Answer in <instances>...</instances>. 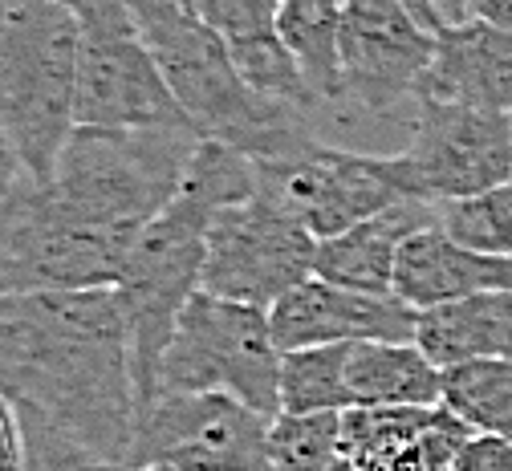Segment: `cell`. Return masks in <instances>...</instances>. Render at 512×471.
<instances>
[{
	"label": "cell",
	"instance_id": "cell-21",
	"mask_svg": "<svg viewBox=\"0 0 512 471\" xmlns=\"http://www.w3.org/2000/svg\"><path fill=\"white\" fill-rule=\"evenodd\" d=\"M350 346H309L281 358V411H350Z\"/></svg>",
	"mask_w": 512,
	"mask_h": 471
},
{
	"label": "cell",
	"instance_id": "cell-24",
	"mask_svg": "<svg viewBox=\"0 0 512 471\" xmlns=\"http://www.w3.org/2000/svg\"><path fill=\"white\" fill-rule=\"evenodd\" d=\"M439 224L464 248L492 252V256H512V179L492 187V191L456 199V204H443Z\"/></svg>",
	"mask_w": 512,
	"mask_h": 471
},
{
	"label": "cell",
	"instance_id": "cell-22",
	"mask_svg": "<svg viewBox=\"0 0 512 471\" xmlns=\"http://www.w3.org/2000/svg\"><path fill=\"white\" fill-rule=\"evenodd\" d=\"M439 407H350L342 411V455L395 463L431 427Z\"/></svg>",
	"mask_w": 512,
	"mask_h": 471
},
{
	"label": "cell",
	"instance_id": "cell-5",
	"mask_svg": "<svg viewBox=\"0 0 512 471\" xmlns=\"http://www.w3.org/2000/svg\"><path fill=\"white\" fill-rule=\"evenodd\" d=\"M82 21L57 0H13L0 21V130L29 179H53L78 130Z\"/></svg>",
	"mask_w": 512,
	"mask_h": 471
},
{
	"label": "cell",
	"instance_id": "cell-20",
	"mask_svg": "<svg viewBox=\"0 0 512 471\" xmlns=\"http://www.w3.org/2000/svg\"><path fill=\"white\" fill-rule=\"evenodd\" d=\"M443 407L480 435L512 439V358H480L443 370Z\"/></svg>",
	"mask_w": 512,
	"mask_h": 471
},
{
	"label": "cell",
	"instance_id": "cell-19",
	"mask_svg": "<svg viewBox=\"0 0 512 471\" xmlns=\"http://www.w3.org/2000/svg\"><path fill=\"white\" fill-rule=\"evenodd\" d=\"M342 17L346 0H281L277 29L313 102H342Z\"/></svg>",
	"mask_w": 512,
	"mask_h": 471
},
{
	"label": "cell",
	"instance_id": "cell-14",
	"mask_svg": "<svg viewBox=\"0 0 512 471\" xmlns=\"http://www.w3.org/2000/svg\"><path fill=\"white\" fill-rule=\"evenodd\" d=\"M512 114V29L488 21L443 25L419 98Z\"/></svg>",
	"mask_w": 512,
	"mask_h": 471
},
{
	"label": "cell",
	"instance_id": "cell-29",
	"mask_svg": "<svg viewBox=\"0 0 512 471\" xmlns=\"http://www.w3.org/2000/svg\"><path fill=\"white\" fill-rule=\"evenodd\" d=\"M468 17L512 29V0H468Z\"/></svg>",
	"mask_w": 512,
	"mask_h": 471
},
{
	"label": "cell",
	"instance_id": "cell-31",
	"mask_svg": "<svg viewBox=\"0 0 512 471\" xmlns=\"http://www.w3.org/2000/svg\"><path fill=\"white\" fill-rule=\"evenodd\" d=\"M431 5H435V13H439L443 25H460V21H468V0H431Z\"/></svg>",
	"mask_w": 512,
	"mask_h": 471
},
{
	"label": "cell",
	"instance_id": "cell-17",
	"mask_svg": "<svg viewBox=\"0 0 512 471\" xmlns=\"http://www.w3.org/2000/svg\"><path fill=\"white\" fill-rule=\"evenodd\" d=\"M415 342L443 370L480 358H512V289L419 309Z\"/></svg>",
	"mask_w": 512,
	"mask_h": 471
},
{
	"label": "cell",
	"instance_id": "cell-34",
	"mask_svg": "<svg viewBox=\"0 0 512 471\" xmlns=\"http://www.w3.org/2000/svg\"><path fill=\"white\" fill-rule=\"evenodd\" d=\"M9 5H13V0H0V21H5V13H9Z\"/></svg>",
	"mask_w": 512,
	"mask_h": 471
},
{
	"label": "cell",
	"instance_id": "cell-7",
	"mask_svg": "<svg viewBox=\"0 0 512 471\" xmlns=\"http://www.w3.org/2000/svg\"><path fill=\"white\" fill-rule=\"evenodd\" d=\"M378 159L403 199L456 204L512 179V114L423 98L411 143Z\"/></svg>",
	"mask_w": 512,
	"mask_h": 471
},
{
	"label": "cell",
	"instance_id": "cell-11",
	"mask_svg": "<svg viewBox=\"0 0 512 471\" xmlns=\"http://www.w3.org/2000/svg\"><path fill=\"white\" fill-rule=\"evenodd\" d=\"M78 126H98V130L191 126L159 70V61L139 37L131 13L82 21Z\"/></svg>",
	"mask_w": 512,
	"mask_h": 471
},
{
	"label": "cell",
	"instance_id": "cell-30",
	"mask_svg": "<svg viewBox=\"0 0 512 471\" xmlns=\"http://www.w3.org/2000/svg\"><path fill=\"white\" fill-rule=\"evenodd\" d=\"M21 179H25V167H21L17 151H13V143L5 139V130H0V199H5Z\"/></svg>",
	"mask_w": 512,
	"mask_h": 471
},
{
	"label": "cell",
	"instance_id": "cell-32",
	"mask_svg": "<svg viewBox=\"0 0 512 471\" xmlns=\"http://www.w3.org/2000/svg\"><path fill=\"white\" fill-rule=\"evenodd\" d=\"M407 5L415 9V17H419L427 29H435V33L443 29V21H439V13H435V5H431V0H407Z\"/></svg>",
	"mask_w": 512,
	"mask_h": 471
},
{
	"label": "cell",
	"instance_id": "cell-27",
	"mask_svg": "<svg viewBox=\"0 0 512 471\" xmlns=\"http://www.w3.org/2000/svg\"><path fill=\"white\" fill-rule=\"evenodd\" d=\"M456 471H512V439L476 431L456 455Z\"/></svg>",
	"mask_w": 512,
	"mask_h": 471
},
{
	"label": "cell",
	"instance_id": "cell-26",
	"mask_svg": "<svg viewBox=\"0 0 512 471\" xmlns=\"http://www.w3.org/2000/svg\"><path fill=\"white\" fill-rule=\"evenodd\" d=\"M0 471H29V439L21 411L13 407V398L0 390Z\"/></svg>",
	"mask_w": 512,
	"mask_h": 471
},
{
	"label": "cell",
	"instance_id": "cell-16",
	"mask_svg": "<svg viewBox=\"0 0 512 471\" xmlns=\"http://www.w3.org/2000/svg\"><path fill=\"white\" fill-rule=\"evenodd\" d=\"M431 220H439V208L423 204V199H403V204L354 224L350 232L317 244L313 277L342 285V289L387 297L395 293V268H399L403 244Z\"/></svg>",
	"mask_w": 512,
	"mask_h": 471
},
{
	"label": "cell",
	"instance_id": "cell-4",
	"mask_svg": "<svg viewBox=\"0 0 512 471\" xmlns=\"http://www.w3.org/2000/svg\"><path fill=\"white\" fill-rule=\"evenodd\" d=\"M131 17L139 37L204 139L244 151L252 163H269L313 139L301 106L273 102L256 94L228 53V41L200 21V13L183 0H131Z\"/></svg>",
	"mask_w": 512,
	"mask_h": 471
},
{
	"label": "cell",
	"instance_id": "cell-28",
	"mask_svg": "<svg viewBox=\"0 0 512 471\" xmlns=\"http://www.w3.org/2000/svg\"><path fill=\"white\" fill-rule=\"evenodd\" d=\"M57 5H66L78 21H102V17L131 13V0H57Z\"/></svg>",
	"mask_w": 512,
	"mask_h": 471
},
{
	"label": "cell",
	"instance_id": "cell-12",
	"mask_svg": "<svg viewBox=\"0 0 512 471\" xmlns=\"http://www.w3.org/2000/svg\"><path fill=\"white\" fill-rule=\"evenodd\" d=\"M439 33L427 29L407 0H346L342 17V98L362 110H395L419 98L435 61Z\"/></svg>",
	"mask_w": 512,
	"mask_h": 471
},
{
	"label": "cell",
	"instance_id": "cell-10",
	"mask_svg": "<svg viewBox=\"0 0 512 471\" xmlns=\"http://www.w3.org/2000/svg\"><path fill=\"white\" fill-rule=\"evenodd\" d=\"M256 175H261V191L301 220L317 244L403 204L378 155L326 147L322 139H305L281 159L256 163Z\"/></svg>",
	"mask_w": 512,
	"mask_h": 471
},
{
	"label": "cell",
	"instance_id": "cell-33",
	"mask_svg": "<svg viewBox=\"0 0 512 471\" xmlns=\"http://www.w3.org/2000/svg\"><path fill=\"white\" fill-rule=\"evenodd\" d=\"M102 471H175V467H102Z\"/></svg>",
	"mask_w": 512,
	"mask_h": 471
},
{
	"label": "cell",
	"instance_id": "cell-23",
	"mask_svg": "<svg viewBox=\"0 0 512 471\" xmlns=\"http://www.w3.org/2000/svg\"><path fill=\"white\" fill-rule=\"evenodd\" d=\"M269 451L277 471H330L342 455V415L317 411L293 415L281 411L269 423Z\"/></svg>",
	"mask_w": 512,
	"mask_h": 471
},
{
	"label": "cell",
	"instance_id": "cell-2",
	"mask_svg": "<svg viewBox=\"0 0 512 471\" xmlns=\"http://www.w3.org/2000/svg\"><path fill=\"white\" fill-rule=\"evenodd\" d=\"M261 191L256 163L216 139H204L191 155L171 204L135 236L114 281V297L131 329L139 411L159 394V366L187 301L204 289L208 228L216 212Z\"/></svg>",
	"mask_w": 512,
	"mask_h": 471
},
{
	"label": "cell",
	"instance_id": "cell-1",
	"mask_svg": "<svg viewBox=\"0 0 512 471\" xmlns=\"http://www.w3.org/2000/svg\"><path fill=\"white\" fill-rule=\"evenodd\" d=\"M0 390L25 431L61 439L98 467H122L135 443L139 390L114 289L0 297Z\"/></svg>",
	"mask_w": 512,
	"mask_h": 471
},
{
	"label": "cell",
	"instance_id": "cell-6",
	"mask_svg": "<svg viewBox=\"0 0 512 471\" xmlns=\"http://www.w3.org/2000/svg\"><path fill=\"white\" fill-rule=\"evenodd\" d=\"M281 358L269 309L200 289L171 333L159 390L228 394L273 419L281 415Z\"/></svg>",
	"mask_w": 512,
	"mask_h": 471
},
{
	"label": "cell",
	"instance_id": "cell-25",
	"mask_svg": "<svg viewBox=\"0 0 512 471\" xmlns=\"http://www.w3.org/2000/svg\"><path fill=\"white\" fill-rule=\"evenodd\" d=\"M191 9L200 13L208 29H216L228 41V49L281 33V0H191Z\"/></svg>",
	"mask_w": 512,
	"mask_h": 471
},
{
	"label": "cell",
	"instance_id": "cell-8",
	"mask_svg": "<svg viewBox=\"0 0 512 471\" xmlns=\"http://www.w3.org/2000/svg\"><path fill=\"white\" fill-rule=\"evenodd\" d=\"M269 423V415L228 394L159 390L139 411L131 459L122 467L277 471L269 451Z\"/></svg>",
	"mask_w": 512,
	"mask_h": 471
},
{
	"label": "cell",
	"instance_id": "cell-18",
	"mask_svg": "<svg viewBox=\"0 0 512 471\" xmlns=\"http://www.w3.org/2000/svg\"><path fill=\"white\" fill-rule=\"evenodd\" d=\"M354 407H439L443 366L419 342H358L350 346Z\"/></svg>",
	"mask_w": 512,
	"mask_h": 471
},
{
	"label": "cell",
	"instance_id": "cell-13",
	"mask_svg": "<svg viewBox=\"0 0 512 471\" xmlns=\"http://www.w3.org/2000/svg\"><path fill=\"white\" fill-rule=\"evenodd\" d=\"M273 338L281 354L309 346H358V342H415L419 309L403 297L387 293H358L330 285L322 277L301 281L273 309Z\"/></svg>",
	"mask_w": 512,
	"mask_h": 471
},
{
	"label": "cell",
	"instance_id": "cell-9",
	"mask_svg": "<svg viewBox=\"0 0 512 471\" xmlns=\"http://www.w3.org/2000/svg\"><path fill=\"white\" fill-rule=\"evenodd\" d=\"M317 240L277 199L256 191L216 212L208 228L204 289L228 301L273 309L285 293L313 277Z\"/></svg>",
	"mask_w": 512,
	"mask_h": 471
},
{
	"label": "cell",
	"instance_id": "cell-3",
	"mask_svg": "<svg viewBox=\"0 0 512 471\" xmlns=\"http://www.w3.org/2000/svg\"><path fill=\"white\" fill-rule=\"evenodd\" d=\"M200 143L204 134L196 126H78L45 191L78 236L126 260L135 236L171 204Z\"/></svg>",
	"mask_w": 512,
	"mask_h": 471
},
{
	"label": "cell",
	"instance_id": "cell-15",
	"mask_svg": "<svg viewBox=\"0 0 512 471\" xmlns=\"http://www.w3.org/2000/svg\"><path fill=\"white\" fill-rule=\"evenodd\" d=\"M504 289H512V256L464 248L456 236H447L439 220L419 228L399 252L395 297H403L411 309H431Z\"/></svg>",
	"mask_w": 512,
	"mask_h": 471
}]
</instances>
